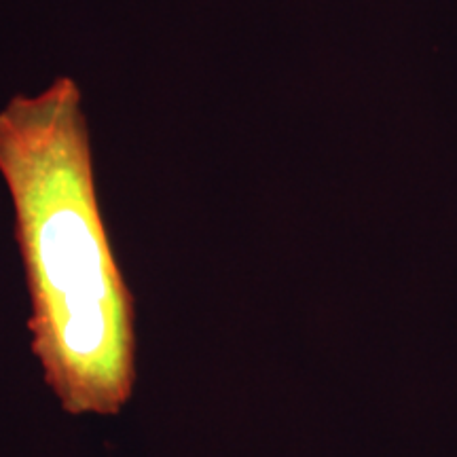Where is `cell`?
I'll use <instances>...</instances> for the list:
<instances>
[{"mask_svg":"<svg viewBox=\"0 0 457 457\" xmlns=\"http://www.w3.org/2000/svg\"><path fill=\"white\" fill-rule=\"evenodd\" d=\"M0 176L45 381L68 413H119L136 379L134 301L102 220L81 91L71 79L0 111Z\"/></svg>","mask_w":457,"mask_h":457,"instance_id":"6da1fadb","label":"cell"}]
</instances>
